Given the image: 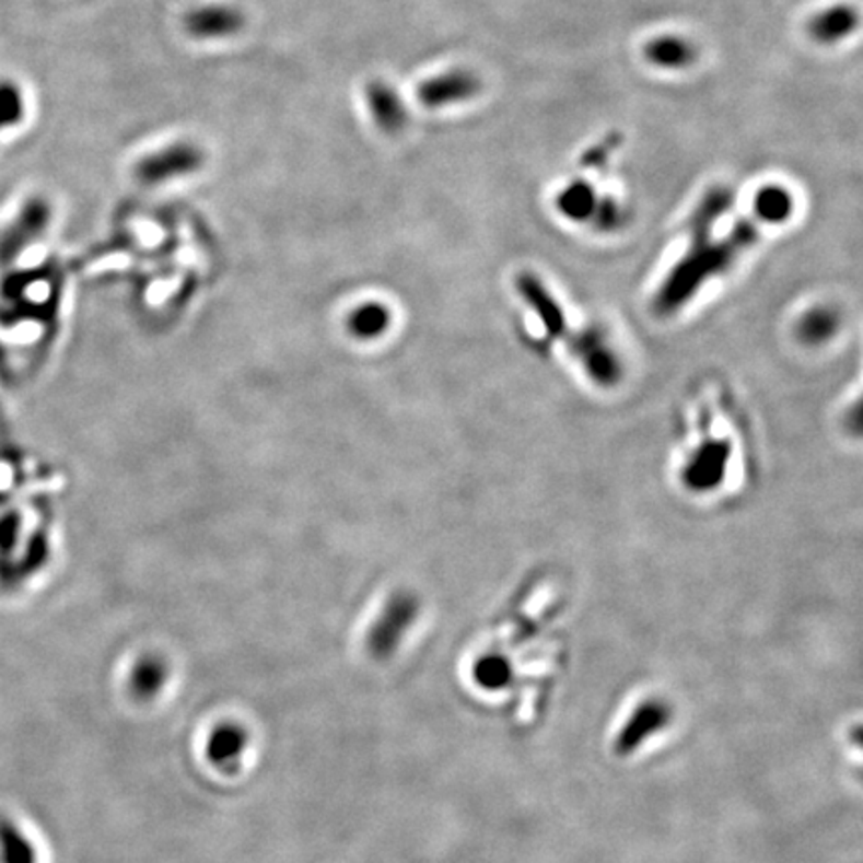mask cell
<instances>
[{
    "mask_svg": "<svg viewBox=\"0 0 863 863\" xmlns=\"http://www.w3.org/2000/svg\"><path fill=\"white\" fill-rule=\"evenodd\" d=\"M26 104L19 84L11 81L0 82V130H9L23 123Z\"/></svg>",
    "mask_w": 863,
    "mask_h": 863,
    "instance_id": "cell-20",
    "label": "cell"
},
{
    "mask_svg": "<svg viewBox=\"0 0 863 863\" xmlns=\"http://www.w3.org/2000/svg\"><path fill=\"white\" fill-rule=\"evenodd\" d=\"M732 200L734 196L727 188H712L703 196L700 207L696 208L690 220V248L684 260L678 263L664 280L654 300L657 312L672 314L679 311L688 300L696 296L702 284L710 278L724 275L725 270L736 263L737 256L746 253L749 246L758 241L760 220L756 217L739 220L734 231L722 241H712L714 222L732 207Z\"/></svg>",
    "mask_w": 863,
    "mask_h": 863,
    "instance_id": "cell-1",
    "label": "cell"
},
{
    "mask_svg": "<svg viewBox=\"0 0 863 863\" xmlns=\"http://www.w3.org/2000/svg\"><path fill=\"white\" fill-rule=\"evenodd\" d=\"M611 149H614L611 142H602L598 147L587 150L586 154H584V166H599V164H604V162L608 161Z\"/></svg>",
    "mask_w": 863,
    "mask_h": 863,
    "instance_id": "cell-22",
    "label": "cell"
},
{
    "mask_svg": "<svg viewBox=\"0 0 863 863\" xmlns=\"http://www.w3.org/2000/svg\"><path fill=\"white\" fill-rule=\"evenodd\" d=\"M205 162V150L196 147L195 142L178 140L142 156L135 164V176L142 185H166L176 178L198 173Z\"/></svg>",
    "mask_w": 863,
    "mask_h": 863,
    "instance_id": "cell-3",
    "label": "cell"
},
{
    "mask_svg": "<svg viewBox=\"0 0 863 863\" xmlns=\"http://www.w3.org/2000/svg\"><path fill=\"white\" fill-rule=\"evenodd\" d=\"M575 357L582 360L584 369L594 381L602 386H611L620 381L622 366L620 360L614 354L608 342L594 333H575L574 342L570 345Z\"/></svg>",
    "mask_w": 863,
    "mask_h": 863,
    "instance_id": "cell-9",
    "label": "cell"
},
{
    "mask_svg": "<svg viewBox=\"0 0 863 863\" xmlns=\"http://www.w3.org/2000/svg\"><path fill=\"white\" fill-rule=\"evenodd\" d=\"M250 748V732L238 722H220L210 730L205 746L207 761L220 773L241 770L246 751Z\"/></svg>",
    "mask_w": 863,
    "mask_h": 863,
    "instance_id": "cell-5",
    "label": "cell"
},
{
    "mask_svg": "<svg viewBox=\"0 0 863 863\" xmlns=\"http://www.w3.org/2000/svg\"><path fill=\"white\" fill-rule=\"evenodd\" d=\"M171 679V664L161 654H142L128 674V693L132 700L149 703L161 696Z\"/></svg>",
    "mask_w": 863,
    "mask_h": 863,
    "instance_id": "cell-12",
    "label": "cell"
},
{
    "mask_svg": "<svg viewBox=\"0 0 863 863\" xmlns=\"http://www.w3.org/2000/svg\"><path fill=\"white\" fill-rule=\"evenodd\" d=\"M183 24L186 35L195 40H222L238 35L246 24V16L232 4L214 2L186 12Z\"/></svg>",
    "mask_w": 863,
    "mask_h": 863,
    "instance_id": "cell-4",
    "label": "cell"
},
{
    "mask_svg": "<svg viewBox=\"0 0 863 863\" xmlns=\"http://www.w3.org/2000/svg\"><path fill=\"white\" fill-rule=\"evenodd\" d=\"M364 101L370 116L384 135H398L408 123V108L403 96L388 82L372 81L364 86Z\"/></svg>",
    "mask_w": 863,
    "mask_h": 863,
    "instance_id": "cell-10",
    "label": "cell"
},
{
    "mask_svg": "<svg viewBox=\"0 0 863 863\" xmlns=\"http://www.w3.org/2000/svg\"><path fill=\"white\" fill-rule=\"evenodd\" d=\"M418 611L420 604L408 592H398L388 598L366 633L370 656L378 662L390 660L403 644L406 633L415 626Z\"/></svg>",
    "mask_w": 863,
    "mask_h": 863,
    "instance_id": "cell-2",
    "label": "cell"
},
{
    "mask_svg": "<svg viewBox=\"0 0 863 863\" xmlns=\"http://www.w3.org/2000/svg\"><path fill=\"white\" fill-rule=\"evenodd\" d=\"M348 330L354 338L372 340L384 335L390 326V312L381 302H362L348 314Z\"/></svg>",
    "mask_w": 863,
    "mask_h": 863,
    "instance_id": "cell-15",
    "label": "cell"
},
{
    "mask_svg": "<svg viewBox=\"0 0 863 863\" xmlns=\"http://www.w3.org/2000/svg\"><path fill=\"white\" fill-rule=\"evenodd\" d=\"M594 222H596V229L599 231H616L620 224H622V210L620 207L611 200V198H604V200H599L596 208H594Z\"/></svg>",
    "mask_w": 863,
    "mask_h": 863,
    "instance_id": "cell-21",
    "label": "cell"
},
{
    "mask_svg": "<svg viewBox=\"0 0 863 863\" xmlns=\"http://www.w3.org/2000/svg\"><path fill=\"white\" fill-rule=\"evenodd\" d=\"M480 91V81L470 70H448L427 79L418 86V101L428 108L466 103Z\"/></svg>",
    "mask_w": 863,
    "mask_h": 863,
    "instance_id": "cell-8",
    "label": "cell"
},
{
    "mask_svg": "<svg viewBox=\"0 0 863 863\" xmlns=\"http://www.w3.org/2000/svg\"><path fill=\"white\" fill-rule=\"evenodd\" d=\"M858 26V12L852 7L838 4L819 12L807 26L809 35L819 43H838Z\"/></svg>",
    "mask_w": 863,
    "mask_h": 863,
    "instance_id": "cell-13",
    "label": "cell"
},
{
    "mask_svg": "<svg viewBox=\"0 0 863 863\" xmlns=\"http://www.w3.org/2000/svg\"><path fill=\"white\" fill-rule=\"evenodd\" d=\"M840 326L838 314L829 308H816L807 312L800 323V338L807 345H821L836 335Z\"/></svg>",
    "mask_w": 863,
    "mask_h": 863,
    "instance_id": "cell-19",
    "label": "cell"
},
{
    "mask_svg": "<svg viewBox=\"0 0 863 863\" xmlns=\"http://www.w3.org/2000/svg\"><path fill=\"white\" fill-rule=\"evenodd\" d=\"M596 205H598V200L594 195V188L584 180H575L572 185L565 186L556 200V207L564 214L565 219L575 220V222L592 219Z\"/></svg>",
    "mask_w": 863,
    "mask_h": 863,
    "instance_id": "cell-18",
    "label": "cell"
},
{
    "mask_svg": "<svg viewBox=\"0 0 863 863\" xmlns=\"http://www.w3.org/2000/svg\"><path fill=\"white\" fill-rule=\"evenodd\" d=\"M518 292L522 299L528 302L529 308L540 316L541 324L553 338H562L568 346L574 342L575 333L565 324V316L558 302L550 296V292L541 287L540 280L532 275H522L518 278Z\"/></svg>",
    "mask_w": 863,
    "mask_h": 863,
    "instance_id": "cell-11",
    "label": "cell"
},
{
    "mask_svg": "<svg viewBox=\"0 0 863 863\" xmlns=\"http://www.w3.org/2000/svg\"><path fill=\"white\" fill-rule=\"evenodd\" d=\"M645 58L660 69H686L696 58V50L679 36H660L645 45Z\"/></svg>",
    "mask_w": 863,
    "mask_h": 863,
    "instance_id": "cell-14",
    "label": "cell"
},
{
    "mask_svg": "<svg viewBox=\"0 0 863 863\" xmlns=\"http://www.w3.org/2000/svg\"><path fill=\"white\" fill-rule=\"evenodd\" d=\"M794 198L782 186H763L754 200V214L760 222L780 224L792 217Z\"/></svg>",
    "mask_w": 863,
    "mask_h": 863,
    "instance_id": "cell-17",
    "label": "cell"
},
{
    "mask_svg": "<svg viewBox=\"0 0 863 863\" xmlns=\"http://www.w3.org/2000/svg\"><path fill=\"white\" fill-rule=\"evenodd\" d=\"M730 456H732V448L727 442L705 440L702 446L691 454L690 460L681 473V480L693 492L714 490L715 486L724 482Z\"/></svg>",
    "mask_w": 863,
    "mask_h": 863,
    "instance_id": "cell-6",
    "label": "cell"
},
{
    "mask_svg": "<svg viewBox=\"0 0 863 863\" xmlns=\"http://www.w3.org/2000/svg\"><path fill=\"white\" fill-rule=\"evenodd\" d=\"M0 863H38L35 843L9 817H0Z\"/></svg>",
    "mask_w": 863,
    "mask_h": 863,
    "instance_id": "cell-16",
    "label": "cell"
},
{
    "mask_svg": "<svg viewBox=\"0 0 863 863\" xmlns=\"http://www.w3.org/2000/svg\"><path fill=\"white\" fill-rule=\"evenodd\" d=\"M50 214L53 210L45 198H31L11 226L0 234V260H11L47 231Z\"/></svg>",
    "mask_w": 863,
    "mask_h": 863,
    "instance_id": "cell-7",
    "label": "cell"
}]
</instances>
